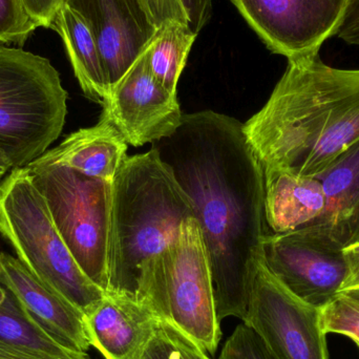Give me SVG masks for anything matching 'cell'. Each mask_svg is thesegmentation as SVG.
Listing matches in <instances>:
<instances>
[{
	"instance_id": "obj_1",
	"label": "cell",
	"mask_w": 359,
	"mask_h": 359,
	"mask_svg": "<svg viewBox=\"0 0 359 359\" xmlns=\"http://www.w3.org/2000/svg\"><path fill=\"white\" fill-rule=\"evenodd\" d=\"M192 201L208 253L219 320H244L263 244L264 170L244 123L212 111L184 114L174 134L153 143Z\"/></svg>"
},
{
	"instance_id": "obj_2",
	"label": "cell",
	"mask_w": 359,
	"mask_h": 359,
	"mask_svg": "<svg viewBox=\"0 0 359 359\" xmlns=\"http://www.w3.org/2000/svg\"><path fill=\"white\" fill-rule=\"evenodd\" d=\"M244 133L263 170L320 176L359 140V69L330 67L320 54L288 60Z\"/></svg>"
},
{
	"instance_id": "obj_3",
	"label": "cell",
	"mask_w": 359,
	"mask_h": 359,
	"mask_svg": "<svg viewBox=\"0 0 359 359\" xmlns=\"http://www.w3.org/2000/svg\"><path fill=\"white\" fill-rule=\"evenodd\" d=\"M194 217L192 201L154 147L128 156L111 183L107 293L136 299L140 268Z\"/></svg>"
},
{
	"instance_id": "obj_4",
	"label": "cell",
	"mask_w": 359,
	"mask_h": 359,
	"mask_svg": "<svg viewBox=\"0 0 359 359\" xmlns=\"http://www.w3.org/2000/svg\"><path fill=\"white\" fill-rule=\"evenodd\" d=\"M136 301L206 353L221 341L208 253L200 225L189 217L178 236L140 268Z\"/></svg>"
},
{
	"instance_id": "obj_5",
	"label": "cell",
	"mask_w": 359,
	"mask_h": 359,
	"mask_svg": "<svg viewBox=\"0 0 359 359\" xmlns=\"http://www.w3.org/2000/svg\"><path fill=\"white\" fill-rule=\"evenodd\" d=\"M67 92L48 59L0 44V149L25 168L59 138Z\"/></svg>"
},
{
	"instance_id": "obj_6",
	"label": "cell",
	"mask_w": 359,
	"mask_h": 359,
	"mask_svg": "<svg viewBox=\"0 0 359 359\" xmlns=\"http://www.w3.org/2000/svg\"><path fill=\"white\" fill-rule=\"evenodd\" d=\"M0 234L38 280L88 313L105 295L83 273L25 168L0 182Z\"/></svg>"
},
{
	"instance_id": "obj_7",
	"label": "cell",
	"mask_w": 359,
	"mask_h": 359,
	"mask_svg": "<svg viewBox=\"0 0 359 359\" xmlns=\"http://www.w3.org/2000/svg\"><path fill=\"white\" fill-rule=\"evenodd\" d=\"M80 269L105 293L109 283L111 183L59 164L25 166Z\"/></svg>"
},
{
	"instance_id": "obj_8",
	"label": "cell",
	"mask_w": 359,
	"mask_h": 359,
	"mask_svg": "<svg viewBox=\"0 0 359 359\" xmlns=\"http://www.w3.org/2000/svg\"><path fill=\"white\" fill-rule=\"evenodd\" d=\"M263 262L283 286L318 309L341 292L349 272L345 249L320 224L268 234Z\"/></svg>"
},
{
	"instance_id": "obj_9",
	"label": "cell",
	"mask_w": 359,
	"mask_h": 359,
	"mask_svg": "<svg viewBox=\"0 0 359 359\" xmlns=\"http://www.w3.org/2000/svg\"><path fill=\"white\" fill-rule=\"evenodd\" d=\"M243 322L276 359H329L320 309L305 303L257 263Z\"/></svg>"
},
{
	"instance_id": "obj_10",
	"label": "cell",
	"mask_w": 359,
	"mask_h": 359,
	"mask_svg": "<svg viewBox=\"0 0 359 359\" xmlns=\"http://www.w3.org/2000/svg\"><path fill=\"white\" fill-rule=\"evenodd\" d=\"M274 54L288 60L320 54L337 35L352 0H231Z\"/></svg>"
},
{
	"instance_id": "obj_11",
	"label": "cell",
	"mask_w": 359,
	"mask_h": 359,
	"mask_svg": "<svg viewBox=\"0 0 359 359\" xmlns=\"http://www.w3.org/2000/svg\"><path fill=\"white\" fill-rule=\"evenodd\" d=\"M102 107L100 117L109 120L134 147L168 138L176 132L184 115L177 94L151 73L145 52L111 88Z\"/></svg>"
},
{
	"instance_id": "obj_12",
	"label": "cell",
	"mask_w": 359,
	"mask_h": 359,
	"mask_svg": "<svg viewBox=\"0 0 359 359\" xmlns=\"http://www.w3.org/2000/svg\"><path fill=\"white\" fill-rule=\"evenodd\" d=\"M65 4L92 31L111 92L149 48L158 27L141 0H65Z\"/></svg>"
},
{
	"instance_id": "obj_13",
	"label": "cell",
	"mask_w": 359,
	"mask_h": 359,
	"mask_svg": "<svg viewBox=\"0 0 359 359\" xmlns=\"http://www.w3.org/2000/svg\"><path fill=\"white\" fill-rule=\"evenodd\" d=\"M0 272L44 334L65 349L86 353L90 344L81 310L38 280L18 259L8 253L0 252Z\"/></svg>"
},
{
	"instance_id": "obj_14",
	"label": "cell",
	"mask_w": 359,
	"mask_h": 359,
	"mask_svg": "<svg viewBox=\"0 0 359 359\" xmlns=\"http://www.w3.org/2000/svg\"><path fill=\"white\" fill-rule=\"evenodd\" d=\"M84 322L90 347L105 359H140L161 320L136 299L105 293Z\"/></svg>"
},
{
	"instance_id": "obj_15",
	"label": "cell",
	"mask_w": 359,
	"mask_h": 359,
	"mask_svg": "<svg viewBox=\"0 0 359 359\" xmlns=\"http://www.w3.org/2000/svg\"><path fill=\"white\" fill-rule=\"evenodd\" d=\"M128 147L117 128L100 117L96 126L72 133L36 161L67 166L90 178L113 183L128 157Z\"/></svg>"
},
{
	"instance_id": "obj_16",
	"label": "cell",
	"mask_w": 359,
	"mask_h": 359,
	"mask_svg": "<svg viewBox=\"0 0 359 359\" xmlns=\"http://www.w3.org/2000/svg\"><path fill=\"white\" fill-rule=\"evenodd\" d=\"M265 215L270 233H284L318 223L326 207L318 177L266 168Z\"/></svg>"
},
{
	"instance_id": "obj_17",
	"label": "cell",
	"mask_w": 359,
	"mask_h": 359,
	"mask_svg": "<svg viewBox=\"0 0 359 359\" xmlns=\"http://www.w3.org/2000/svg\"><path fill=\"white\" fill-rule=\"evenodd\" d=\"M326 207L320 221L344 249L359 243V140L318 177Z\"/></svg>"
},
{
	"instance_id": "obj_18",
	"label": "cell",
	"mask_w": 359,
	"mask_h": 359,
	"mask_svg": "<svg viewBox=\"0 0 359 359\" xmlns=\"http://www.w3.org/2000/svg\"><path fill=\"white\" fill-rule=\"evenodd\" d=\"M50 29L62 39L84 95L103 105L109 98V86L98 44L84 19L65 4L55 16Z\"/></svg>"
},
{
	"instance_id": "obj_19",
	"label": "cell",
	"mask_w": 359,
	"mask_h": 359,
	"mask_svg": "<svg viewBox=\"0 0 359 359\" xmlns=\"http://www.w3.org/2000/svg\"><path fill=\"white\" fill-rule=\"evenodd\" d=\"M0 352L40 359H90L61 347L29 318L20 299L0 272Z\"/></svg>"
},
{
	"instance_id": "obj_20",
	"label": "cell",
	"mask_w": 359,
	"mask_h": 359,
	"mask_svg": "<svg viewBox=\"0 0 359 359\" xmlns=\"http://www.w3.org/2000/svg\"><path fill=\"white\" fill-rule=\"evenodd\" d=\"M196 36L186 23L170 21L158 29L145 50L153 75L175 94Z\"/></svg>"
},
{
	"instance_id": "obj_21",
	"label": "cell",
	"mask_w": 359,
	"mask_h": 359,
	"mask_svg": "<svg viewBox=\"0 0 359 359\" xmlns=\"http://www.w3.org/2000/svg\"><path fill=\"white\" fill-rule=\"evenodd\" d=\"M140 359H212L191 339L161 320Z\"/></svg>"
},
{
	"instance_id": "obj_22",
	"label": "cell",
	"mask_w": 359,
	"mask_h": 359,
	"mask_svg": "<svg viewBox=\"0 0 359 359\" xmlns=\"http://www.w3.org/2000/svg\"><path fill=\"white\" fill-rule=\"evenodd\" d=\"M320 325L325 334L335 333L359 341V304L339 293L320 309Z\"/></svg>"
},
{
	"instance_id": "obj_23",
	"label": "cell",
	"mask_w": 359,
	"mask_h": 359,
	"mask_svg": "<svg viewBox=\"0 0 359 359\" xmlns=\"http://www.w3.org/2000/svg\"><path fill=\"white\" fill-rule=\"evenodd\" d=\"M36 29L23 0H0V44L22 46Z\"/></svg>"
},
{
	"instance_id": "obj_24",
	"label": "cell",
	"mask_w": 359,
	"mask_h": 359,
	"mask_svg": "<svg viewBox=\"0 0 359 359\" xmlns=\"http://www.w3.org/2000/svg\"><path fill=\"white\" fill-rule=\"evenodd\" d=\"M219 359H276L263 339L242 322L226 341Z\"/></svg>"
},
{
	"instance_id": "obj_25",
	"label": "cell",
	"mask_w": 359,
	"mask_h": 359,
	"mask_svg": "<svg viewBox=\"0 0 359 359\" xmlns=\"http://www.w3.org/2000/svg\"><path fill=\"white\" fill-rule=\"evenodd\" d=\"M158 29L170 21L187 25L183 8L175 0H141Z\"/></svg>"
},
{
	"instance_id": "obj_26",
	"label": "cell",
	"mask_w": 359,
	"mask_h": 359,
	"mask_svg": "<svg viewBox=\"0 0 359 359\" xmlns=\"http://www.w3.org/2000/svg\"><path fill=\"white\" fill-rule=\"evenodd\" d=\"M183 8L189 29L198 35L211 16L212 0H175Z\"/></svg>"
},
{
	"instance_id": "obj_27",
	"label": "cell",
	"mask_w": 359,
	"mask_h": 359,
	"mask_svg": "<svg viewBox=\"0 0 359 359\" xmlns=\"http://www.w3.org/2000/svg\"><path fill=\"white\" fill-rule=\"evenodd\" d=\"M23 4L36 27L50 29L55 16L65 0H23Z\"/></svg>"
},
{
	"instance_id": "obj_28",
	"label": "cell",
	"mask_w": 359,
	"mask_h": 359,
	"mask_svg": "<svg viewBox=\"0 0 359 359\" xmlns=\"http://www.w3.org/2000/svg\"><path fill=\"white\" fill-rule=\"evenodd\" d=\"M346 259L348 263L347 280L344 284L341 292L350 289L359 288V243L345 249Z\"/></svg>"
},
{
	"instance_id": "obj_29",
	"label": "cell",
	"mask_w": 359,
	"mask_h": 359,
	"mask_svg": "<svg viewBox=\"0 0 359 359\" xmlns=\"http://www.w3.org/2000/svg\"><path fill=\"white\" fill-rule=\"evenodd\" d=\"M10 170H13L12 162L8 159L6 153L0 149V182L8 174V172H10Z\"/></svg>"
},
{
	"instance_id": "obj_30",
	"label": "cell",
	"mask_w": 359,
	"mask_h": 359,
	"mask_svg": "<svg viewBox=\"0 0 359 359\" xmlns=\"http://www.w3.org/2000/svg\"><path fill=\"white\" fill-rule=\"evenodd\" d=\"M0 359H40L31 358V356L21 355V354L6 353V352H0Z\"/></svg>"
},
{
	"instance_id": "obj_31",
	"label": "cell",
	"mask_w": 359,
	"mask_h": 359,
	"mask_svg": "<svg viewBox=\"0 0 359 359\" xmlns=\"http://www.w3.org/2000/svg\"><path fill=\"white\" fill-rule=\"evenodd\" d=\"M341 293H344V294L347 295L348 297L359 304V288L350 289V290L343 291Z\"/></svg>"
},
{
	"instance_id": "obj_32",
	"label": "cell",
	"mask_w": 359,
	"mask_h": 359,
	"mask_svg": "<svg viewBox=\"0 0 359 359\" xmlns=\"http://www.w3.org/2000/svg\"><path fill=\"white\" fill-rule=\"evenodd\" d=\"M354 343H355L356 345H358V347L359 348V341H354Z\"/></svg>"
}]
</instances>
